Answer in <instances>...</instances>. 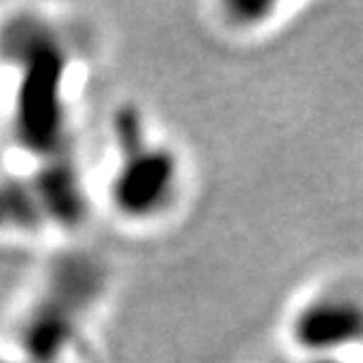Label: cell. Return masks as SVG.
I'll list each match as a JSON object with an SVG mask.
<instances>
[{
	"instance_id": "6da1fadb",
	"label": "cell",
	"mask_w": 363,
	"mask_h": 363,
	"mask_svg": "<svg viewBox=\"0 0 363 363\" xmlns=\"http://www.w3.org/2000/svg\"><path fill=\"white\" fill-rule=\"evenodd\" d=\"M90 78L83 31L50 5L0 10L3 163L74 156L78 111Z\"/></svg>"
},
{
	"instance_id": "7a4b0ae2",
	"label": "cell",
	"mask_w": 363,
	"mask_h": 363,
	"mask_svg": "<svg viewBox=\"0 0 363 363\" xmlns=\"http://www.w3.org/2000/svg\"><path fill=\"white\" fill-rule=\"evenodd\" d=\"M111 269L78 243L55 248L0 333L24 363H106L99 321Z\"/></svg>"
},
{
	"instance_id": "3957f363",
	"label": "cell",
	"mask_w": 363,
	"mask_h": 363,
	"mask_svg": "<svg viewBox=\"0 0 363 363\" xmlns=\"http://www.w3.org/2000/svg\"><path fill=\"white\" fill-rule=\"evenodd\" d=\"M97 210H106L128 229H149L165 222L186 189L184 158L151 125L149 116L128 101L108 118L106 158L92 179Z\"/></svg>"
},
{
	"instance_id": "277c9868",
	"label": "cell",
	"mask_w": 363,
	"mask_h": 363,
	"mask_svg": "<svg viewBox=\"0 0 363 363\" xmlns=\"http://www.w3.org/2000/svg\"><path fill=\"white\" fill-rule=\"evenodd\" d=\"M94 210L90 172L78 154L33 163L0 161V243L74 245Z\"/></svg>"
},
{
	"instance_id": "5b68a950",
	"label": "cell",
	"mask_w": 363,
	"mask_h": 363,
	"mask_svg": "<svg viewBox=\"0 0 363 363\" xmlns=\"http://www.w3.org/2000/svg\"><path fill=\"white\" fill-rule=\"evenodd\" d=\"M286 337L300 361L352 359L363 352V295L347 286L316 290L293 309Z\"/></svg>"
},
{
	"instance_id": "8992f818",
	"label": "cell",
	"mask_w": 363,
	"mask_h": 363,
	"mask_svg": "<svg viewBox=\"0 0 363 363\" xmlns=\"http://www.w3.org/2000/svg\"><path fill=\"white\" fill-rule=\"evenodd\" d=\"M286 5L274 0H224L215 5L217 19L231 33H257L279 21Z\"/></svg>"
},
{
	"instance_id": "52a82bcc",
	"label": "cell",
	"mask_w": 363,
	"mask_h": 363,
	"mask_svg": "<svg viewBox=\"0 0 363 363\" xmlns=\"http://www.w3.org/2000/svg\"><path fill=\"white\" fill-rule=\"evenodd\" d=\"M0 363H24L19 354L14 352V347L3 335H0Z\"/></svg>"
},
{
	"instance_id": "ba28073f",
	"label": "cell",
	"mask_w": 363,
	"mask_h": 363,
	"mask_svg": "<svg viewBox=\"0 0 363 363\" xmlns=\"http://www.w3.org/2000/svg\"><path fill=\"white\" fill-rule=\"evenodd\" d=\"M300 363H357L354 359H330V361H300Z\"/></svg>"
}]
</instances>
